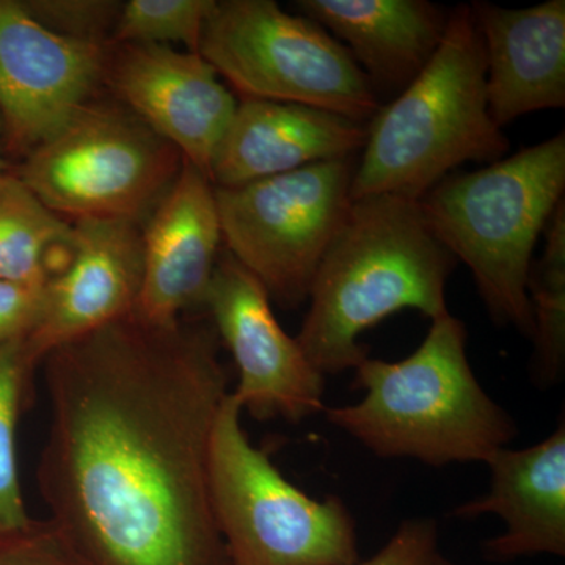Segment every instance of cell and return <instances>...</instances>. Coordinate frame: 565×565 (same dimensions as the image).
Segmentation results:
<instances>
[{
  "mask_svg": "<svg viewBox=\"0 0 565 565\" xmlns=\"http://www.w3.org/2000/svg\"><path fill=\"white\" fill-rule=\"evenodd\" d=\"M294 9L337 36L375 95L396 93L440 47L449 13L427 0H297Z\"/></svg>",
  "mask_w": 565,
  "mask_h": 565,
  "instance_id": "ac0fdd59",
  "label": "cell"
},
{
  "mask_svg": "<svg viewBox=\"0 0 565 565\" xmlns=\"http://www.w3.org/2000/svg\"><path fill=\"white\" fill-rule=\"evenodd\" d=\"M7 174L9 173L6 172V163H3L2 156H0V185L6 181Z\"/></svg>",
  "mask_w": 565,
  "mask_h": 565,
  "instance_id": "83f0119b",
  "label": "cell"
},
{
  "mask_svg": "<svg viewBox=\"0 0 565 565\" xmlns=\"http://www.w3.org/2000/svg\"><path fill=\"white\" fill-rule=\"evenodd\" d=\"M211 319L134 315L43 360L39 489L88 565H230L210 487L228 371Z\"/></svg>",
  "mask_w": 565,
  "mask_h": 565,
  "instance_id": "6da1fadb",
  "label": "cell"
},
{
  "mask_svg": "<svg viewBox=\"0 0 565 565\" xmlns=\"http://www.w3.org/2000/svg\"><path fill=\"white\" fill-rule=\"evenodd\" d=\"M467 338L465 323L448 313L433 321L407 359L367 356L353 370L363 399L326 408L327 419L384 459L408 457L433 467L489 462L514 440L516 426L476 379Z\"/></svg>",
  "mask_w": 565,
  "mask_h": 565,
  "instance_id": "3957f363",
  "label": "cell"
},
{
  "mask_svg": "<svg viewBox=\"0 0 565 565\" xmlns=\"http://www.w3.org/2000/svg\"><path fill=\"white\" fill-rule=\"evenodd\" d=\"M270 302L262 282L223 248L204 311L236 363L239 382L234 399L259 422L300 423L326 411V375L282 330Z\"/></svg>",
  "mask_w": 565,
  "mask_h": 565,
  "instance_id": "30bf717a",
  "label": "cell"
},
{
  "mask_svg": "<svg viewBox=\"0 0 565 565\" xmlns=\"http://www.w3.org/2000/svg\"><path fill=\"white\" fill-rule=\"evenodd\" d=\"M366 125L302 104L244 98L215 152L210 180L214 188H239L311 163L355 158L366 143Z\"/></svg>",
  "mask_w": 565,
  "mask_h": 565,
  "instance_id": "9a60e30c",
  "label": "cell"
},
{
  "mask_svg": "<svg viewBox=\"0 0 565 565\" xmlns=\"http://www.w3.org/2000/svg\"><path fill=\"white\" fill-rule=\"evenodd\" d=\"M355 158L215 188L223 248L286 310L307 302L316 270L343 225Z\"/></svg>",
  "mask_w": 565,
  "mask_h": 565,
  "instance_id": "9c48e42d",
  "label": "cell"
},
{
  "mask_svg": "<svg viewBox=\"0 0 565 565\" xmlns=\"http://www.w3.org/2000/svg\"><path fill=\"white\" fill-rule=\"evenodd\" d=\"M199 54L244 98L302 104L364 125L382 106L343 43L274 0H215Z\"/></svg>",
  "mask_w": 565,
  "mask_h": 565,
  "instance_id": "52a82bcc",
  "label": "cell"
},
{
  "mask_svg": "<svg viewBox=\"0 0 565 565\" xmlns=\"http://www.w3.org/2000/svg\"><path fill=\"white\" fill-rule=\"evenodd\" d=\"M104 84L184 161L210 177L237 99L199 52L163 44H110Z\"/></svg>",
  "mask_w": 565,
  "mask_h": 565,
  "instance_id": "7c38bea8",
  "label": "cell"
},
{
  "mask_svg": "<svg viewBox=\"0 0 565 565\" xmlns=\"http://www.w3.org/2000/svg\"><path fill=\"white\" fill-rule=\"evenodd\" d=\"M565 193V134L452 173L419 200L435 236L468 267L490 318L533 338L535 245Z\"/></svg>",
  "mask_w": 565,
  "mask_h": 565,
  "instance_id": "5b68a950",
  "label": "cell"
},
{
  "mask_svg": "<svg viewBox=\"0 0 565 565\" xmlns=\"http://www.w3.org/2000/svg\"><path fill=\"white\" fill-rule=\"evenodd\" d=\"M486 74L473 11L457 6L426 68L367 121L352 200L386 193L419 202L463 163L505 158L511 141L490 115Z\"/></svg>",
  "mask_w": 565,
  "mask_h": 565,
  "instance_id": "277c9868",
  "label": "cell"
},
{
  "mask_svg": "<svg viewBox=\"0 0 565 565\" xmlns=\"http://www.w3.org/2000/svg\"><path fill=\"white\" fill-rule=\"evenodd\" d=\"M544 234V253L531 267L527 296L534 319V377L550 386L561 381L565 366V200Z\"/></svg>",
  "mask_w": 565,
  "mask_h": 565,
  "instance_id": "ffe728a7",
  "label": "cell"
},
{
  "mask_svg": "<svg viewBox=\"0 0 565 565\" xmlns=\"http://www.w3.org/2000/svg\"><path fill=\"white\" fill-rule=\"evenodd\" d=\"M456 264L416 200H352L316 270L296 340L322 375L355 370L370 353L360 337L388 316L416 310L437 321L449 313L446 285Z\"/></svg>",
  "mask_w": 565,
  "mask_h": 565,
  "instance_id": "7a4b0ae2",
  "label": "cell"
},
{
  "mask_svg": "<svg viewBox=\"0 0 565 565\" xmlns=\"http://www.w3.org/2000/svg\"><path fill=\"white\" fill-rule=\"evenodd\" d=\"M0 565H88L47 520L0 539Z\"/></svg>",
  "mask_w": 565,
  "mask_h": 565,
  "instance_id": "cb8c5ba5",
  "label": "cell"
},
{
  "mask_svg": "<svg viewBox=\"0 0 565 565\" xmlns=\"http://www.w3.org/2000/svg\"><path fill=\"white\" fill-rule=\"evenodd\" d=\"M492 487L486 497L455 509L459 519L493 514L504 533L484 544L492 561L565 555V424L541 444L498 449L489 462Z\"/></svg>",
  "mask_w": 565,
  "mask_h": 565,
  "instance_id": "e0dca14e",
  "label": "cell"
},
{
  "mask_svg": "<svg viewBox=\"0 0 565 565\" xmlns=\"http://www.w3.org/2000/svg\"><path fill=\"white\" fill-rule=\"evenodd\" d=\"M437 523L429 519L407 520L371 559L359 565H426L438 552Z\"/></svg>",
  "mask_w": 565,
  "mask_h": 565,
  "instance_id": "484cf974",
  "label": "cell"
},
{
  "mask_svg": "<svg viewBox=\"0 0 565 565\" xmlns=\"http://www.w3.org/2000/svg\"><path fill=\"white\" fill-rule=\"evenodd\" d=\"M233 393L210 449L215 522L230 565H359L355 522L338 497L315 500L289 482L245 433Z\"/></svg>",
  "mask_w": 565,
  "mask_h": 565,
  "instance_id": "8992f818",
  "label": "cell"
},
{
  "mask_svg": "<svg viewBox=\"0 0 565 565\" xmlns=\"http://www.w3.org/2000/svg\"><path fill=\"white\" fill-rule=\"evenodd\" d=\"M36 367L25 351V341L0 345V539L35 520L22 497L18 426L31 405Z\"/></svg>",
  "mask_w": 565,
  "mask_h": 565,
  "instance_id": "44dd1931",
  "label": "cell"
},
{
  "mask_svg": "<svg viewBox=\"0 0 565 565\" xmlns=\"http://www.w3.org/2000/svg\"><path fill=\"white\" fill-rule=\"evenodd\" d=\"M109 47L57 35L22 2L0 0V117L10 151L28 156L93 102Z\"/></svg>",
  "mask_w": 565,
  "mask_h": 565,
  "instance_id": "8fae6325",
  "label": "cell"
},
{
  "mask_svg": "<svg viewBox=\"0 0 565 565\" xmlns=\"http://www.w3.org/2000/svg\"><path fill=\"white\" fill-rule=\"evenodd\" d=\"M215 0H129L122 3L110 44H184L199 52Z\"/></svg>",
  "mask_w": 565,
  "mask_h": 565,
  "instance_id": "7402d4cb",
  "label": "cell"
},
{
  "mask_svg": "<svg viewBox=\"0 0 565 565\" xmlns=\"http://www.w3.org/2000/svg\"><path fill=\"white\" fill-rule=\"evenodd\" d=\"M73 244V222L7 174L0 185V281L46 286L68 263Z\"/></svg>",
  "mask_w": 565,
  "mask_h": 565,
  "instance_id": "d6986e66",
  "label": "cell"
},
{
  "mask_svg": "<svg viewBox=\"0 0 565 565\" xmlns=\"http://www.w3.org/2000/svg\"><path fill=\"white\" fill-rule=\"evenodd\" d=\"M222 250L214 184L184 161L141 225V288L132 315L151 326H172L193 308H204Z\"/></svg>",
  "mask_w": 565,
  "mask_h": 565,
  "instance_id": "4fadbf2b",
  "label": "cell"
},
{
  "mask_svg": "<svg viewBox=\"0 0 565 565\" xmlns=\"http://www.w3.org/2000/svg\"><path fill=\"white\" fill-rule=\"evenodd\" d=\"M73 252L44 286L40 321L25 340L36 366L61 345L132 315L141 288V225L77 221Z\"/></svg>",
  "mask_w": 565,
  "mask_h": 565,
  "instance_id": "5bb4252c",
  "label": "cell"
},
{
  "mask_svg": "<svg viewBox=\"0 0 565 565\" xmlns=\"http://www.w3.org/2000/svg\"><path fill=\"white\" fill-rule=\"evenodd\" d=\"M426 565H455L449 563L448 559H445L444 556L440 555V553H435L433 557H430L429 561H427Z\"/></svg>",
  "mask_w": 565,
  "mask_h": 565,
  "instance_id": "4316f807",
  "label": "cell"
},
{
  "mask_svg": "<svg viewBox=\"0 0 565 565\" xmlns=\"http://www.w3.org/2000/svg\"><path fill=\"white\" fill-rule=\"evenodd\" d=\"M44 286L0 281V345L25 341L40 321Z\"/></svg>",
  "mask_w": 565,
  "mask_h": 565,
  "instance_id": "d4e9b609",
  "label": "cell"
},
{
  "mask_svg": "<svg viewBox=\"0 0 565 565\" xmlns=\"http://www.w3.org/2000/svg\"><path fill=\"white\" fill-rule=\"evenodd\" d=\"M484 44L490 115L501 129L565 106V0L525 9L471 3Z\"/></svg>",
  "mask_w": 565,
  "mask_h": 565,
  "instance_id": "2e32d148",
  "label": "cell"
},
{
  "mask_svg": "<svg viewBox=\"0 0 565 565\" xmlns=\"http://www.w3.org/2000/svg\"><path fill=\"white\" fill-rule=\"evenodd\" d=\"M33 20L66 39L110 44L121 2L114 0H33L22 3Z\"/></svg>",
  "mask_w": 565,
  "mask_h": 565,
  "instance_id": "603a6c76",
  "label": "cell"
},
{
  "mask_svg": "<svg viewBox=\"0 0 565 565\" xmlns=\"http://www.w3.org/2000/svg\"><path fill=\"white\" fill-rule=\"evenodd\" d=\"M182 156L128 107L93 102L24 156L18 178L66 221L143 225L181 172Z\"/></svg>",
  "mask_w": 565,
  "mask_h": 565,
  "instance_id": "ba28073f",
  "label": "cell"
}]
</instances>
